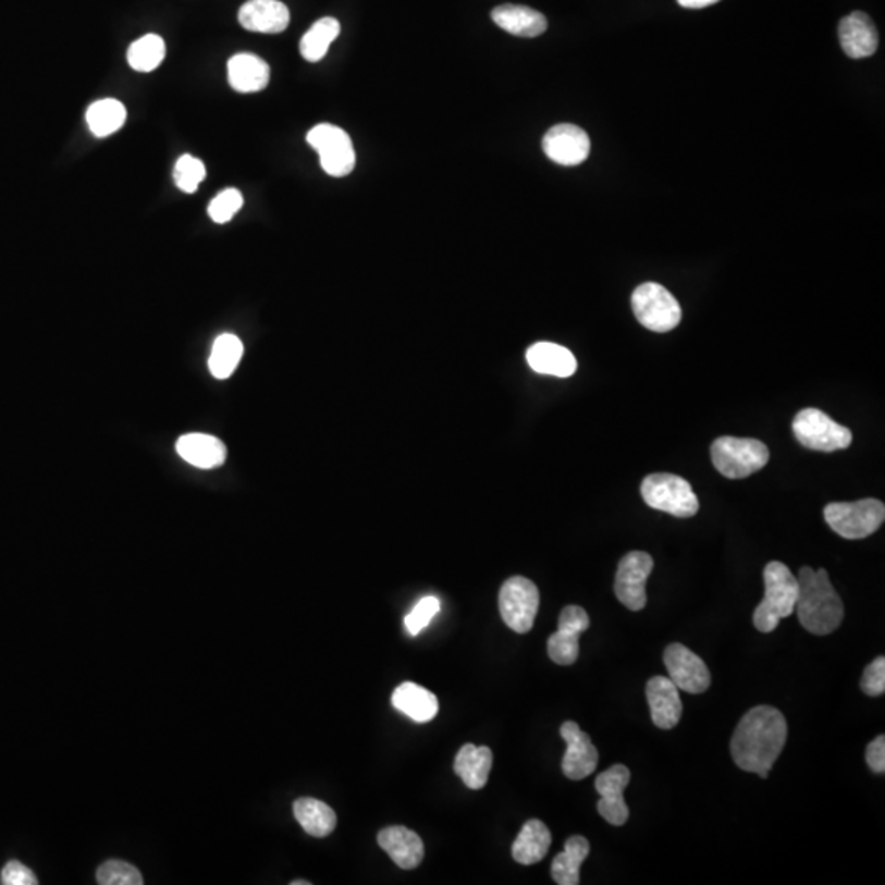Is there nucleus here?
<instances>
[{
  "label": "nucleus",
  "mask_w": 885,
  "mask_h": 885,
  "mask_svg": "<svg viewBox=\"0 0 885 885\" xmlns=\"http://www.w3.org/2000/svg\"><path fill=\"white\" fill-rule=\"evenodd\" d=\"M340 32H342V25L336 19L325 17L317 21L300 40V54L304 60L317 63L325 58L330 45L340 37Z\"/></svg>",
  "instance_id": "c756f323"
},
{
  "label": "nucleus",
  "mask_w": 885,
  "mask_h": 885,
  "mask_svg": "<svg viewBox=\"0 0 885 885\" xmlns=\"http://www.w3.org/2000/svg\"><path fill=\"white\" fill-rule=\"evenodd\" d=\"M590 627L587 612L579 605L563 609L556 634L548 640V654L560 666H570L579 657V637Z\"/></svg>",
  "instance_id": "f8f14e48"
},
{
  "label": "nucleus",
  "mask_w": 885,
  "mask_h": 885,
  "mask_svg": "<svg viewBox=\"0 0 885 885\" xmlns=\"http://www.w3.org/2000/svg\"><path fill=\"white\" fill-rule=\"evenodd\" d=\"M243 343L238 336L220 335L213 342L212 353L209 358V369L213 378L229 379L235 372L236 366L242 361Z\"/></svg>",
  "instance_id": "2f4dec72"
},
{
  "label": "nucleus",
  "mask_w": 885,
  "mask_h": 885,
  "mask_svg": "<svg viewBox=\"0 0 885 885\" xmlns=\"http://www.w3.org/2000/svg\"><path fill=\"white\" fill-rule=\"evenodd\" d=\"M647 699L651 718L657 728L671 729L679 723L683 716V700L679 689L669 677H651L647 684Z\"/></svg>",
  "instance_id": "f3484780"
},
{
  "label": "nucleus",
  "mask_w": 885,
  "mask_h": 885,
  "mask_svg": "<svg viewBox=\"0 0 885 885\" xmlns=\"http://www.w3.org/2000/svg\"><path fill=\"white\" fill-rule=\"evenodd\" d=\"M799 595L796 611L800 625L813 635H829L838 630L845 617L841 598L829 582L825 569L813 570L806 566L800 569Z\"/></svg>",
  "instance_id": "f03ea898"
},
{
  "label": "nucleus",
  "mask_w": 885,
  "mask_h": 885,
  "mask_svg": "<svg viewBox=\"0 0 885 885\" xmlns=\"http://www.w3.org/2000/svg\"><path fill=\"white\" fill-rule=\"evenodd\" d=\"M206 164L190 155H184L174 167V183L183 193L194 194L206 180Z\"/></svg>",
  "instance_id": "f704fd0d"
},
{
  "label": "nucleus",
  "mask_w": 885,
  "mask_h": 885,
  "mask_svg": "<svg viewBox=\"0 0 885 885\" xmlns=\"http://www.w3.org/2000/svg\"><path fill=\"white\" fill-rule=\"evenodd\" d=\"M392 705L417 723L430 722L438 713L434 693L415 683L401 684L392 693Z\"/></svg>",
  "instance_id": "a878e982"
},
{
  "label": "nucleus",
  "mask_w": 885,
  "mask_h": 885,
  "mask_svg": "<svg viewBox=\"0 0 885 885\" xmlns=\"http://www.w3.org/2000/svg\"><path fill=\"white\" fill-rule=\"evenodd\" d=\"M865 761L868 766L871 767L872 773H885V736L878 735L875 740L869 743L865 748Z\"/></svg>",
  "instance_id": "ea45409f"
},
{
  "label": "nucleus",
  "mask_w": 885,
  "mask_h": 885,
  "mask_svg": "<svg viewBox=\"0 0 885 885\" xmlns=\"http://www.w3.org/2000/svg\"><path fill=\"white\" fill-rule=\"evenodd\" d=\"M494 754L491 748L465 745L455 758V773L462 777L466 787L472 790L482 789L488 784Z\"/></svg>",
  "instance_id": "393cba45"
},
{
  "label": "nucleus",
  "mask_w": 885,
  "mask_h": 885,
  "mask_svg": "<svg viewBox=\"0 0 885 885\" xmlns=\"http://www.w3.org/2000/svg\"><path fill=\"white\" fill-rule=\"evenodd\" d=\"M826 524L846 540H862L878 530L885 520V505L877 499L835 502L823 511Z\"/></svg>",
  "instance_id": "39448f33"
},
{
  "label": "nucleus",
  "mask_w": 885,
  "mask_h": 885,
  "mask_svg": "<svg viewBox=\"0 0 885 885\" xmlns=\"http://www.w3.org/2000/svg\"><path fill=\"white\" fill-rule=\"evenodd\" d=\"M543 151L561 167H577L589 158L590 138L579 126L561 123L544 135Z\"/></svg>",
  "instance_id": "2eb2a0df"
},
{
  "label": "nucleus",
  "mask_w": 885,
  "mask_h": 885,
  "mask_svg": "<svg viewBox=\"0 0 885 885\" xmlns=\"http://www.w3.org/2000/svg\"><path fill=\"white\" fill-rule=\"evenodd\" d=\"M551 833L541 820H528L512 846V856L518 864L531 865L544 859L550 851Z\"/></svg>",
  "instance_id": "bb28decb"
},
{
  "label": "nucleus",
  "mask_w": 885,
  "mask_h": 885,
  "mask_svg": "<svg viewBox=\"0 0 885 885\" xmlns=\"http://www.w3.org/2000/svg\"><path fill=\"white\" fill-rule=\"evenodd\" d=\"M176 452L184 462L199 469L219 468L226 459L225 445L212 434H184L177 440Z\"/></svg>",
  "instance_id": "412c9836"
},
{
  "label": "nucleus",
  "mask_w": 885,
  "mask_h": 885,
  "mask_svg": "<svg viewBox=\"0 0 885 885\" xmlns=\"http://www.w3.org/2000/svg\"><path fill=\"white\" fill-rule=\"evenodd\" d=\"M87 125L97 138H106L119 132L126 120V109L115 99H102L94 102L86 112Z\"/></svg>",
  "instance_id": "7c9ffc66"
},
{
  "label": "nucleus",
  "mask_w": 885,
  "mask_h": 885,
  "mask_svg": "<svg viewBox=\"0 0 885 885\" xmlns=\"http://www.w3.org/2000/svg\"><path fill=\"white\" fill-rule=\"evenodd\" d=\"M677 2L686 9H705L716 4L720 0H677Z\"/></svg>",
  "instance_id": "a19ab883"
},
{
  "label": "nucleus",
  "mask_w": 885,
  "mask_h": 885,
  "mask_svg": "<svg viewBox=\"0 0 885 885\" xmlns=\"http://www.w3.org/2000/svg\"><path fill=\"white\" fill-rule=\"evenodd\" d=\"M792 428L800 445L813 452H838L852 443L851 430L836 423L819 408L800 410L794 418Z\"/></svg>",
  "instance_id": "6e6552de"
},
{
  "label": "nucleus",
  "mask_w": 885,
  "mask_h": 885,
  "mask_svg": "<svg viewBox=\"0 0 885 885\" xmlns=\"http://www.w3.org/2000/svg\"><path fill=\"white\" fill-rule=\"evenodd\" d=\"M527 361L538 374L570 378L577 371L573 353L556 343H534L527 349Z\"/></svg>",
  "instance_id": "5701e85b"
},
{
  "label": "nucleus",
  "mask_w": 885,
  "mask_h": 885,
  "mask_svg": "<svg viewBox=\"0 0 885 885\" xmlns=\"http://www.w3.org/2000/svg\"><path fill=\"white\" fill-rule=\"evenodd\" d=\"M269 77V64L256 54L239 53L229 61V83L236 93H259L268 86Z\"/></svg>",
  "instance_id": "b1692460"
},
{
  "label": "nucleus",
  "mask_w": 885,
  "mask_h": 885,
  "mask_svg": "<svg viewBox=\"0 0 885 885\" xmlns=\"http://www.w3.org/2000/svg\"><path fill=\"white\" fill-rule=\"evenodd\" d=\"M492 21L515 37H540L548 28L546 17L525 5H499L492 11Z\"/></svg>",
  "instance_id": "4be33fe9"
},
{
  "label": "nucleus",
  "mask_w": 885,
  "mask_h": 885,
  "mask_svg": "<svg viewBox=\"0 0 885 885\" xmlns=\"http://www.w3.org/2000/svg\"><path fill=\"white\" fill-rule=\"evenodd\" d=\"M291 885H310L309 881H294L291 882Z\"/></svg>",
  "instance_id": "79ce46f5"
},
{
  "label": "nucleus",
  "mask_w": 885,
  "mask_h": 885,
  "mask_svg": "<svg viewBox=\"0 0 885 885\" xmlns=\"http://www.w3.org/2000/svg\"><path fill=\"white\" fill-rule=\"evenodd\" d=\"M654 561L644 551H630L622 557L615 576V595L631 612L647 607V580Z\"/></svg>",
  "instance_id": "9b49d317"
},
{
  "label": "nucleus",
  "mask_w": 885,
  "mask_h": 885,
  "mask_svg": "<svg viewBox=\"0 0 885 885\" xmlns=\"http://www.w3.org/2000/svg\"><path fill=\"white\" fill-rule=\"evenodd\" d=\"M128 64L139 73H151L157 70L167 57V45L160 35H145L133 41L128 48Z\"/></svg>",
  "instance_id": "473e14b6"
},
{
  "label": "nucleus",
  "mask_w": 885,
  "mask_h": 885,
  "mask_svg": "<svg viewBox=\"0 0 885 885\" xmlns=\"http://www.w3.org/2000/svg\"><path fill=\"white\" fill-rule=\"evenodd\" d=\"M643 501L654 511L677 518H690L699 512V499L686 479L667 472L650 475L641 482Z\"/></svg>",
  "instance_id": "0eeeda50"
},
{
  "label": "nucleus",
  "mask_w": 885,
  "mask_h": 885,
  "mask_svg": "<svg viewBox=\"0 0 885 885\" xmlns=\"http://www.w3.org/2000/svg\"><path fill=\"white\" fill-rule=\"evenodd\" d=\"M710 453L716 471L728 479L748 478L770 463V450L753 438H718Z\"/></svg>",
  "instance_id": "20e7f679"
},
{
  "label": "nucleus",
  "mask_w": 885,
  "mask_h": 885,
  "mask_svg": "<svg viewBox=\"0 0 885 885\" xmlns=\"http://www.w3.org/2000/svg\"><path fill=\"white\" fill-rule=\"evenodd\" d=\"M378 843L401 869L410 871L423 861L425 846L420 836L405 826H388L378 835Z\"/></svg>",
  "instance_id": "6ab92c4d"
},
{
  "label": "nucleus",
  "mask_w": 885,
  "mask_h": 885,
  "mask_svg": "<svg viewBox=\"0 0 885 885\" xmlns=\"http://www.w3.org/2000/svg\"><path fill=\"white\" fill-rule=\"evenodd\" d=\"M838 34L843 50L852 60L871 57L877 50V30L871 19L862 12H852L843 19Z\"/></svg>",
  "instance_id": "aec40b11"
},
{
  "label": "nucleus",
  "mask_w": 885,
  "mask_h": 885,
  "mask_svg": "<svg viewBox=\"0 0 885 885\" xmlns=\"http://www.w3.org/2000/svg\"><path fill=\"white\" fill-rule=\"evenodd\" d=\"M664 664L669 673V679L684 692L703 693L712 683L709 667L702 657L697 656L684 644H669L664 651Z\"/></svg>",
  "instance_id": "ddd939ff"
},
{
  "label": "nucleus",
  "mask_w": 885,
  "mask_h": 885,
  "mask_svg": "<svg viewBox=\"0 0 885 885\" xmlns=\"http://www.w3.org/2000/svg\"><path fill=\"white\" fill-rule=\"evenodd\" d=\"M787 741L783 712L770 705L751 709L733 733L732 757L736 766L766 779Z\"/></svg>",
  "instance_id": "f257e3e1"
},
{
  "label": "nucleus",
  "mask_w": 885,
  "mask_h": 885,
  "mask_svg": "<svg viewBox=\"0 0 885 885\" xmlns=\"http://www.w3.org/2000/svg\"><path fill=\"white\" fill-rule=\"evenodd\" d=\"M560 732L567 745L566 754L563 758L564 776L570 780L586 779L598 770V748L592 745L589 735L583 733L576 722H564Z\"/></svg>",
  "instance_id": "dca6fc26"
},
{
  "label": "nucleus",
  "mask_w": 885,
  "mask_h": 885,
  "mask_svg": "<svg viewBox=\"0 0 885 885\" xmlns=\"http://www.w3.org/2000/svg\"><path fill=\"white\" fill-rule=\"evenodd\" d=\"M0 882L4 885H37L38 878L27 865L19 861H11L2 869Z\"/></svg>",
  "instance_id": "58836bf2"
},
{
  "label": "nucleus",
  "mask_w": 885,
  "mask_h": 885,
  "mask_svg": "<svg viewBox=\"0 0 885 885\" xmlns=\"http://www.w3.org/2000/svg\"><path fill=\"white\" fill-rule=\"evenodd\" d=\"M861 689L865 696L878 697L885 692V657L878 656L862 673Z\"/></svg>",
  "instance_id": "4c0bfd02"
},
{
  "label": "nucleus",
  "mask_w": 885,
  "mask_h": 885,
  "mask_svg": "<svg viewBox=\"0 0 885 885\" xmlns=\"http://www.w3.org/2000/svg\"><path fill=\"white\" fill-rule=\"evenodd\" d=\"M307 143L319 153L320 167L330 176L345 177L355 170V146L340 126L320 123L307 133Z\"/></svg>",
  "instance_id": "1a4fd4ad"
},
{
  "label": "nucleus",
  "mask_w": 885,
  "mask_h": 885,
  "mask_svg": "<svg viewBox=\"0 0 885 885\" xmlns=\"http://www.w3.org/2000/svg\"><path fill=\"white\" fill-rule=\"evenodd\" d=\"M590 852V845L583 836H570L564 845V851L553 859L551 875L560 885H579L580 865Z\"/></svg>",
  "instance_id": "c85d7f7f"
},
{
  "label": "nucleus",
  "mask_w": 885,
  "mask_h": 885,
  "mask_svg": "<svg viewBox=\"0 0 885 885\" xmlns=\"http://www.w3.org/2000/svg\"><path fill=\"white\" fill-rule=\"evenodd\" d=\"M630 770L624 764H615V766L609 767L607 771L599 774L598 779H595V789L601 796L598 810L602 819L611 823V825L622 826L627 823L630 810H628L627 802H625L624 792L628 784H630Z\"/></svg>",
  "instance_id": "4468645a"
},
{
  "label": "nucleus",
  "mask_w": 885,
  "mask_h": 885,
  "mask_svg": "<svg viewBox=\"0 0 885 885\" xmlns=\"http://www.w3.org/2000/svg\"><path fill=\"white\" fill-rule=\"evenodd\" d=\"M764 586L766 594L754 611L753 620L761 634H771L783 618L790 617L796 611L799 582L786 564L771 561L764 569Z\"/></svg>",
  "instance_id": "7ed1b4c3"
},
{
  "label": "nucleus",
  "mask_w": 885,
  "mask_h": 885,
  "mask_svg": "<svg viewBox=\"0 0 885 885\" xmlns=\"http://www.w3.org/2000/svg\"><path fill=\"white\" fill-rule=\"evenodd\" d=\"M294 816L299 825L314 838H325L336 828V813L332 807L312 797H303L294 802Z\"/></svg>",
  "instance_id": "cd10ccee"
},
{
  "label": "nucleus",
  "mask_w": 885,
  "mask_h": 885,
  "mask_svg": "<svg viewBox=\"0 0 885 885\" xmlns=\"http://www.w3.org/2000/svg\"><path fill=\"white\" fill-rule=\"evenodd\" d=\"M242 207V193L238 189H225L210 202L209 216L216 223H226L239 212Z\"/></svg>",
  "instance_id": "c9c22d12"
},
{
  "label": "nucleus",
  "mask_w": 885,
  "mask_h": 885,
  "mask_svg": "<svg viewBox=\"0 0 885 885\" xmlns=\"http://www.w3.org/2000/svg\"><path fill=\"white\" fill-rule=\"evenodd\" d=\"M499 609L502 620L511 630L520 635L528 634L533 628L540 609L538 587L527 577H511L502 586Z\"/></svg>",
  "instance_id": "9d476101"
},
{
  "label": "nucleus",
  "mask_w": 885,
  "mask_h": 885,
  "mask_svg": "<svg viewBox=\"0 0 885 885\" xmlns=\"http://www.w3.org/2000/svg\"><path fill=\"white\" fill-rule=\"evenodd\" d=\"M97 882L100 885H142L143 877L135 865L112 859L97 869Z\"/></svg>",
  "instance_id": "72a5a7b5"
},
{
  "label": "nucleus",
  "mask_w": 885,
  "mask_h": 885,
  "mask_svg": "<svg viewBox=\"0 0 885 885\" xmlns=\"http://www.w3.org/2000/svg\"><path fill=\"white\" fill-rule=\"evenodd\" d=\"M239 25L256 34H281L288 27L291 12L279 0H249L238 12Z\"/></svg>",
  "instance_id": "a211bd4d"
},
{
  "label": "nucleus",
  "mask_w": 885,
  "mask_h": 885,
  "mask_svg": "<svg viewBox=\"0 0 885 885\" xmlns=\"http://www.w3.org/2000/svg\"><path fill=\"white\" fill-rule=\"evenodd\" d=\"M440 612V601L437 598H425L415 605L414 611L405 617V628L408 634L418 635Z\"/></svg>",
  "instance_id": "e433bc0d"
},
{
  "label": "nucleus",
  "mask_w": 885,
  "mask_h": 885,
  "mask_svg": "<svg viewBox=\"0 0 885 885\" xmlns=\"http://www.w3.org/2000/svg\"><path fill=\"white\" fill-rule=\"evenodd\" d=\"M631 307L638 322L651 332H671L683 320V309L676 297L656 282L638 285L631 295Z\"/></svg>",
  "instance_id": "423d86ee"
}]
</instances>
